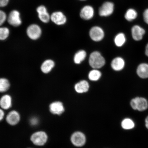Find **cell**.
Listing matches in <instances>:
<instances>
[{"instance_id":"cell-16","label":"cell","mask_w":148,"mask_h":148,"mask_svg":"<svg viewBox=\"0 0 148 148\" xmlns=\"http://www.w3.org/2000/svg\"><path fill=\"white\" fill-rule=\"evenodd\" d=\"M137 75L142 79L148 78V64L143 62L140 64L136 69Z\"/></svg>"},{"instance_id":"cell-35","label":"cell","mask_w":148,"mask_h":148,"mask_svg":"<svg viewBox=\"0 0 148 148\" xmlns=\"http://www.w3.org/2000/svg\"><path fill=\"white\" fill-rule=\"evenodd\" d=\"M31 148V147H30V148Z\"/></svg>"},{"instance_id":"cell-29","label":"cell","mask_w":148,"mask_h":148,"mask_svg":"<svg viewBox=\"0 0 148 148\" xmlns=\"http://www.w3.org/2000/svg\"><path fill=\"white\" fill-rule=\"evenodd\" d=\"M143 18L144 22L148 25V8L146 9L143 12Z\"/></svg>"},{"instance_id":"cell-23","label":"cell","mask_w":148,"mask_h":148,"mask_svg":"<svg viewBox=\"0 0 148 148\" xmlns=\"http://www.w3.org/2000/svg\"><path fill=\"white\" fill-rule=\"evenodd\" d=\"M122 127L125 130H131L134 129L135 126L134 122L130 118H125L121 122Z\"/></svg>"},{"instance_id":"cell-28","label":"cell","mask_w":148,"mask_h":148,"mask_svg":"<svg viewBox=\"0 0 148 148\" xmlns=\"http://www.w3.org/2000/svg\"><path fill=\"white\" fill-rule=\"evenodd\" d=\"M7 18L6 14L3 11L0 10V26L4 23Z\"/></svg>"},{"instance_id":"cell-13","label":"cell","mask_w":148,"mask_h":148,"mask_svg":"<svg viewBox=\"0 0 148 148\" xmlns=\"http://www.w3.org/2000/svg\"><path fill=\"white\" fill-rule=\"evenodd\" d=\"M36 11L40 21L44 23H49L50 20H51V16H50L45 6L40 5L37 8Z\"/></svg>"},{"instance_id":"cell-3","label":"cell","mask_w":148,"mask_h":148,"mask_svg":"<svg viewBox=\"0 0 148 148\" xmlns=\"http://www.w3.org/2000/svg\"><path fill=\"white\" fill-rule=\"evenodd\" d=\"M130 105L133 110L143 112L148 108V102L145 98L136 97L131 100Z\"/></svg>"},{"instance_id":"cell-21","label":"cell","mask_w":148,"mask_h":148,"mask_svg":"<svg viewBox=\"0 0 148 148\" xmlns=\"http://www.w3.org/2000/svg\"><path fill=\"white\" fill-rule=\"evenodd\" d=\"M126 42V38L123 33H120L116 35L114 39V42L118 47L123 46Z\"/></svg>"},{"instance_id":"cell-33","label":"cell","mask_w":148,"mask_h":148,"mask_svg":"<svg viewBox=\"0 0 148 148\" xmlns=\"http://www.w3.org/2000/svg\"><path fill=\"white\" fill-rule=\"evenodd\" d=\"M145 125L147 128L148 129V116L146 118L145 120Z\"/></svg>"},{"instance_id":"cell-22","label":"cell","mask_w":148,"mask_h":148,"mask_svg":"<svg viewBox=\"0 0 148 148\" xmlns=\"http://www.w3.org/2000/svg\"><path fill=\"white\" fill-rule=\"evenodd\" d=\"M86 56V53L84 50H80L75 53L74 57V61L75 63L79 64L84 60Z\"/></svg>"},{"instance_id":"cell-27","label":"cell","mask_w":148,"mask_h":148,"mask_svg":"<svg viewBox=\"0 0 148 148\" xmlns=\"http://www.w3.org/2000/svg\"><path fill=\"white\" fill-rule=\"evenodd\" d=\"M29 121V123L31 126H37L40 123V119L36 116H33L31 117Z\"/></svg>"},{"instance_id":"cell-32","label":"cell","mask_w":148,"mask_h":148,"mask_svg":"<svg viewBox=\"0 0 148 148\" xmlns=\"http://www.w3.org/2000/svg\"><path fill=\"white\" fill-rule=\"evenodd\" d=\"M145 53L146 56L148 57V43L145 46Z\"/></svg>"},{"instance_id":"cell-24","label":"cell","mask_w":148,"mask_h":148,"mask_svg":"<svg viewBox=\"0 0 148 148\" xmlns=\"http://www.w3.org/2000/svg\"><path fill=\"white\" fill-rule=\"evenodd\" d=\"M101 73L100 71L97 69H94L90 72L88 77L90 80L95 81L99 80L101 78Z\"/></svg>"},{"instance_id":"cell-8","label":"cell","mask_w":148,"mask_h":148,"mask_svg":"<svg viewBox=\"0 0 148 148\" xmlns=\"http://www.w3.org/2000/svg\"><path fill=\"white\" fill-rule=\"evenodd\" d=\"M90 36L92 39L95 42H99L102 40L104 37V32L101 27L95 26L90 29Z\"/></svg>"},{"instance_id":"cell-30","label":"cell","mask_w":148,"mask_h":148,"mask_svg":"<svg viewBox=\"0 0 148 148\" xmlns=\"http://www.w3.org/2000/svg\"><path fill=\"white\" fill-rule=\"evenodd\" d=\"M9 0H0V7H4L8 5Z\"/></svg>"},{"instance_id":"cell-15","label":"cell","mask_w":148,"mask_h":148,"mask_svg":"<svg viewBox=\"0 0 148 148\" xmlns=\"http://www.w3.org/2000/svg\"><path fill=\"white\" fill-rule=\"evenodd\" d=\"M12 97L9 94H5L0 99V107L3 110H9L12 107Z\"/></svg>"},{"instance_id":"cell-9","label":"cell","mask_w":148,"mask_h":148,"mask_svg":"<svg viewBox=\"0 0 148 148\" xmlns=\"http://www.w3.org/2000/svg\"><path fill=\"white\" fill-rule=\"evenodd\" d=\"M114 5L110 2H106L103 3L99 10V15L102 16H109L114 12Z\"/></svg>"},{"instance_id":"cell-19","label":"cell","mask_w":148,"mask_h":148,"mask_svg":"<svg viewBox=\"0 0 148 148\" xmlns=\"http://www.w3.org/2000/svg\"><path fill=\"white\" fill-rule=\"evenodd\" d=\"M55 62L53 60H45L41 65L40 69L44 73L47 74L50 72L55 66Z\"/></svg>"},{"instance_id":"cell-20","label":"cell","mask_w":148,"mask_h":148,"mask_svg":"<svg viewBox=\"0 0 148 148\" xmlns=\"http://www.w3.org/2000/svg\"><path fill=\"white\" fill-rule=\"evenodd\" d=\"M138 16V13L134 8H129L127 10L125 15V18L127 21H132L136 20Z\"/></svg>"},{"instance_id":"cell-6","label":"cell","mask_w":148,"mask_h":148,"mask_svg":"<svg viewBox=\"0 0 148 148\" xmlns=\"http://www.w3.org/2000/svg\"><path fill=\"white\" fill-rule=\"evenodd\" d=\"M131 33L133 39L136 41H140L143 39L146 31L140 26L135 25L131 28Z\"/></svg>"},{"instance_id":"cell-10","label":"cell","mask_w":148,"mask_h":148,"mask_svg":"<svg viewBox=\"0 0 148 148\" xmlns=\"http://www.w3.org/2000/svg\"><path fill=\"white\" fill-rule=\"evenodd\" d=\"M71 141L74 145L78 147H82L86 143V136L82 132H75L71 136Z\"/></svg>"},{"instance_id":"cell-12","label":"cell","mask_w":148,"mask_h":148,"mask_svg":"<svg viewBox=\"0 0 148 148\" xmlns=\"http://www.w3.org/2000/svg\"><path fill=\"white\" fill-rule=\"evenodd\" d=\"M51 20L56 25H62L66 22V18L63 13L61 12H53L51 16Z\"/></svg>"},{"instance_id":"cell-14","label":"cell","mask_w":148,"mask_h":148,"mask_svg":"<svg viewBox=\"0 0 148 148\" xmlns=\"http://www.w3.org/2000/svg\"><path fill=\"white\" fill-rule=\"evenodd\" d=\"M94 14V8L89 5L84 6L81 9L80 12V17L85 20L91 19Z\"/></svg>"},{"instance_id":"cell-7","label":"cell","mask_w":148,"mask_h":148,"mask_svg":"<svg viewBox=\"0 0 148 148\" xmlns=\"http://www.w3.org/2000/svg\"><path fill=\"white\" fill-rule=\"evenodd\" d=\"M7 19L9 23L13 27L19 26L22 23L20 12L16 10L12 11L9 14Z\"/></svg>"},{"instance_id":"cell-18","label":"cell","mask_w":148,"mask_h":148,"mask_svg":"<svg viewBox=\"0 0 148 148\" xmlns=\"http://www.w3.org/2000/svg\"><path fill=\"white\" fill-rule=\"evenodd\" d=\"M75 91L78 93H84L88 91L89 84L86 80L81 81L75 85Z\"/></svg>"},{"instance_id":"cell-5","label":"cell","mask_w":148,"mask_h":148,"mask_svg":"<svg viewBox=\"0 0 148 148\" xmlns=\"http://www.w3.org/2000/svg\"><path fill=\"white\" fill-rule=\"evenodd\" d=\"M5 120L9 125L15 126L19 123L21 120V116L17 111L12 110L7 114Z\"/></svg>"},{"instance_id":"cell-11","label":"cell","mask_w":148,"mask_h":148,"mask_svg":"<svg viewBox=\"0 0 148 148\" xmlns=\"http://www.w3.org/2000/svg\"><path fill=\"white\" fill-rule=\"evenodd\" d=\"M49 110L52 114L60 115L64 112L63 104L60 101L53 102L49 105Z\"/></svg>"},{"instance_id":"cell-1","label":"cell","mask_w":148,"mask_h":148,"mask_svg":"<svg viewBox=\"0 0 148 148\" xmlns=\"http://www.w3.org/2000/svg\"><path fill=\"white\" fill-rule=\"evenodd\" d=\"M89 63L93 69H98L103 67L105 64L104 57L99 52H93L90 55Z\"/></svg>"},{"instance_id":"cell-4","label":"cell","mask_w":148,"mask_h":148,"mask_svg":"<svg viewBox=\"0 0 148 148\" xmlns=\"http://www.w3.org/2000/svg\"><path fill=\"white\" fill-rule=\"evenodd\" d=\"M41 28L36 24L29 25L27 29V36L31 39L36 40L38 39L42 34Z\"/></svg>"},{"instance_id":"cell-26","label":"cell","mask_w":148,"mask_h":148,"mask_svg":"<svg viewBox=\"0 0 148 148\" xmlns=\"http://www.w3.org/2000/svg\"><path fill=\"white\" fill-rule=\"evenodd\" d=\"M10 31L8 28L5 27H0V40H4L8 38Z\"/></svg>"},{"instance_id":"cell-17","label":"cell","mask_w":148,"mask_h":148,"mask_svg":"<svg viewBox=\"0 0 148 148\" xmlns=\"http://www.w3.org/2000/svg\"><path fill=\"white\" fill-rule=\"evenodd\" d=\"M111 66L112 69L114 71H120L124 68L125 62L124 60L122 57H116L112 61Z\"/></svg>"},{"instance_id":"cell-2","label":"cell","mask_w":148,"mask_h":148,"mask_svg":"<svg viewBox=\"0 0 148 148\" xmlns=\"http://www.w3.org/2000/svg\"><path fill=\"white\" fill-rule=\"evenodd\" d=\"M48 140V135L45 131H38L33 133L30 136V140L34 145L38 147L45 145Z\"/></svg>"},{"instance_id":"cell-31","label":"cell","mask_w":148,"mask_h":148,"mask_svg":"<svg viewBox=\"0 0 148 148\" xmlns=\"http://www.w3.org/2000/svg\"><path fill=\"white\" fill-rule=\"evenodd\" d=\"M5 116V114L4 110L1 108H0V122L2 121L4 119Z\"/></svg>"},{"instance_id":"cell-34","label":"cell","mask_w":148,"mask_h":148,"mask_svg":"<svg viewBox=\"0 0 148 148\" xmlns=\"http://www.w3.org/2000/svg\"><path fill=\"white\" fill-rule=\"evenodd\" d=\"M79 1H86V0H79Z\"/></svg>"},{"instance_id":"cell-25","label":"cell","mask_w":148,"mask_h":148,"mask_svg":"<svg viewBox=\"0 0 148 148\" xmlns=\"http://www.w3.org/2000/svg\"><path fill=\"white\" fill-rule=\"evenodd\" d=\"M10 87L9 81L5 78H0V92H5Z\"/></svg>"}]
</instances>
